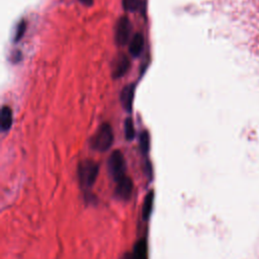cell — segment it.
Here are the masks:
<instances>
[{
    "instance_id": "cell-11",
    "label": "cell",
    "mask_w": 259,
    "mask_h": 259,
    "mask_svg": "<svg viewBox=\"0 0 259 259\" xmlns=\"http://www.w3.org/2000/svg\"><path fill=\"white\" fill-rule=\"evenodd\" d=\"M153 200H154V194L153 191L151 190L145 197L144 205H143V218L144 220H148L152 212V207H153Z\"/></svg>"
},
{
    "instance_id": "cell-5",
    "label": "cell",
    "mask_w": 259,
    "mask_h": 259,
    "mask_svg": "<svg viewBox=\"0 0 259 259\" xmlns=\"http://www.w3.org/2000/svg\"><path fill=\"white\" fill-rule=\"evenodd\" d=\"M133 188H134V184H133L132 179L130 177L125 176L116 182V187H115L114 193L119 199L127 200L132 195Z\"/></svg>"
},
{
    "instance_id": "cell-9",
    "label": "cell",
    "mask_w": 259,
    "mask_h": 259,
    "mask_svg": "<svg viewBox=\"0 0 259 259\" xmlns=\"http://www.w3.org/2000/svg\"><path fill=\"white\" fill-rule=\"evenodd\" d=\"M12 111L8 106H3L0 113V125L3 132L8 131L12 125Z\"/></svg>"
},
{
    "instance_id": "cell-2",
    "label": "cell",
    "mask_w": 259,
    "mask_h": 259,
    "mask_svg": "<svg viewBox=\"0 0 259 259\" xmlns=\"http://www.w3.org/2000/svg\"><path fill=\"white\" fill-rule=\"evenodd\" d=\"M113 143V132L109 123H102L91 140V147L99 152L108 150Z\"/></svg>"
},
{
    "instance_id": "cell-13",
    "label": "cell",
    "mask_w": 259,
    "mask_h": 259,
    "mask_svg": "<svg viewBox=\"0 0 259 259\" xmlns=\"http://www.w3.org/2000/svg\"><path fill=\"white\" fill-rule=\"evenodd\" d=\"M124 132H125L126 140L131 141V140L134 139V137H135V127H134V122H133L132 118H130V117L125 120Z\"/></svg>"
},
{
    "instance_id": "cell-4",
    "label": "cell",
    "mask_w": 259,
    "mask_h": 259,
    "mask_svg": "<svg viewBox=\"0 0 259 259\" xmlns=\"http://www.w3.org/2000/svg\"><path fill=\"white\" fill-rule=\"evenodd\" d=\"M132 30V24L131 21L126 16H122L118 19L116 25H115V41L119 46H124L130 39Z\"/></svg>"
},
{
    "instance_id": "cell-15",
    "label": "cell",
    "mask_w": 259,
    "mask_h": 259,
    "mask_svg": "<svg viewBox=\"0 0 259 259\" xmlns=\"http://www.w3.org/2000/svg\"><path fill=\"white\" fill-rule=\"evenodd\" d=\"M25 27H26V22L24 21V20H22V21H20L18 24H17V28H16V31H15V37H14V39L17 41V40H19L21 37H22V35L24 34V31H25Z\"/></svg>"
},
{
    "instance_id": "cell-16",
    "label": "cell",
    "mask_w": 259,
    "mask_h": 259,
    "mask_svg": "<svg viewBox=\"0 0 259 259\" xmlns=\"http://www.w3.org/2000/svg\"><path fill=\"white\" fill-rule=\"evenodd\" d=\"M81 3H83L84 5H87V6H90L92 5L93 3V0H79Z\"/></svg>"
},
{
    "instance_id": "cell-3",
    "label": "cell",
    "mask_w": 259,
    "mask_h": 259,
    "mask_svg": "<svg viewBox=\"0 0 259 259\" xmlns=\"http://www.w3.org/2000/svg\"><path fill=\"white\" fill-rule=\"evenodd\" d=\"M108 170L115 182L125 177V161L120 151H114L108 159Z\"/></svg>"
},
{
    "instance_id": "cell-14",
    "label": "cell",
    "mask_w": 259,
    "mask_h": 259,
    "mask_svg": "<svg viewBox=\"0 0 259 259\" xmlns=\"http://www.w3.org/2000/svg\"><path fill=\"white\" fill-rule=\"evenodd\" d=\"M141 0H122L123 8L127 11H136L140 6Z\"/></svg>"
},
{
    "instance_id": "cell-6",
    "label": "cell",
    "mask_w": 259,
    "mask_h": 259,
    "mask_svg": "<svg viewBox=\"0 0 259 259\" xmlns=\"http://www.w3.org/2000/svg\"><path fill=\"white\" fill-rule=\"evenodd\" d=\"M130 68V60L125 55H119L113 64L112 68V76L113 78L122 77Z\"/></svg>"
},
{
    "instance_id": "cell-10",
    "label": "cell",
    "mask_w": 259,
    "mask_h": 259,
    "mask_svg": "<svg viewBox=\"0 0 259 259\" xmlns=\"http://www.w3.org/2000/svg\"><path fill=\"white\" fill-rule=\"evenodd\" d=\"M132 259H147V243L145 240H141L136 244Z\"/></svg>"
},
{
    "instance_id": "cell-12",
    "label": "cell",
    "mask_w": 259,
    "mask_h": 259,
    "mask_svg": "<svg viewBox=\"0 0 259 259\" xmlns=\"http://www.w3.org/2000/svg\"><path fill=\"white\" fill-rule=\"evenodd\" d=\"M150 147V137L147 132H143L140 136V148L144 154H147Z\"/></svg>"
},
{
    "instance_id": "cell-1",
    "label": "cell",
    "mask_w": 259,
    "mask_h": 259,
    "mask_svg": "<svg viewBox=\"0 0 259 259\" xmlns=\"http://www.w3.org/2000/svg\"><path fill=\"white\" fill-rule=\"evenodd\" d=\"M98 165L91 160L80 162L78 167V177L80 184L84 189H89L93 186L98 175Z\"/></svg>"
},
{
    "instance_id": "cell-8",
    "label": "cell",
    "mask_w": 259,
    "mask_h": 259,
    "mask_svg": "<svg viewBox=\"0 0 259 259\" xmlns=\"http://www.w3.org/2000/svg\"><path fill=\"white\" fill-rule=\"evenodd\" d=\"M144 48V37L142 35V33H136L130 42V53L132 56L134 57H138L140 56V54L142 53Z\"/></svg>"
},
{
    "instance_id": "cell-7",
    "label": "cell",
    "mask_w": 259,
    "mask_h": 259,
    "mask_svg": "<svg viewBox=\"0 0 259 259\" xmlns=\"http://www.w3.org/2000/svg\"><path fill=\"white\" fill-rule=\"evenodd\" d=\"M134 95H135V85H128L124 87L120 94V101L122 106L126 111H131L133 107V101H134Z\"/></svg>"
}]
</instances>
